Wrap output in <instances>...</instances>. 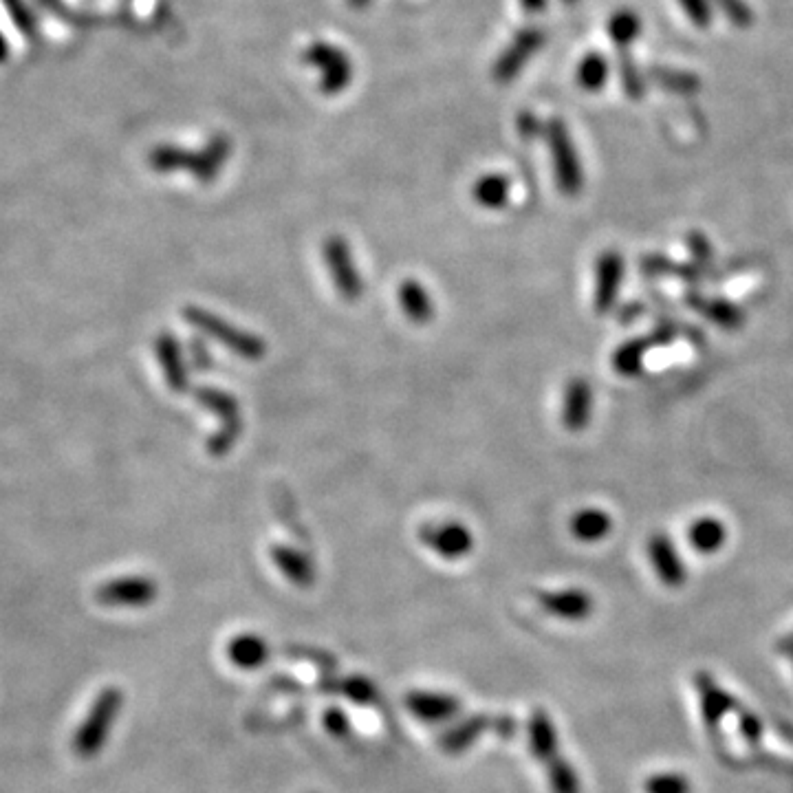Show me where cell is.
<instances>
[{"mask_svg": "<svg viewBox=\"0 0 793 793\" xmlns=\"http://www.w3.org/2000/svg\"><path fill=\"white\" fill-rule=\"evenodd\" d=\"M653 344V340H630L626 344L619 346L613 353V368L619 375H637L642 371L644 357L648 353V346Z\"/></svg>", "mask_w": 793, "mask_h": 793, "instance_id": "d4e9b609", "label": "cell"}, {"mask_svg": "<svg viewBox=\"0 0 793 793\" xmlns=\"http://www.w3.org/2000/svg\"><path fill=\"white\" fill-rule=\"evenodd\" d=\"M608 80V62L600 53H589L578 67V84L582 86L584 91L589 93H597L602 91V86Z\"/></svg>", "mask_w": 793, "mask_h": 793, "instance_id": "484cf974", "label": "cell"}, {"mask_svg": "<svg viewBox=\"0 0 793 793\" xmlns=\"http://www.w3.org/2000/svg\"><path fill=\"white\" fill-rule=\"evenodd\" d=\"M271 560L278 567V571L300 589H309L315 580V569L304 551L291 547V545H274L271 547Z\"/></svg>", "mask_w": 793, "mask_h": 793, "instance_id": "ac0fdd59", "label": "cell"}, {"mask_svg": "<svg viewBox=\"0 0 793 793\" xmlns=\"http://www.w3.org/2000/svg\"><path fill=\"white\" fill-rule=\"evenodd\" d=\"M639 29H642V25H639L637 14L628 12V9H624V12H617L611 18V23H608V34H611L615 45L622 49H626L630 42L637 40Z\"/></svg>", "mask_w": 793, "mask_h": 793, "instance_id": "4316f807", "label": "cell"}, {"mask_svg": "<svg viewBox=\"0 0 793 793\" xmlns=\"http://www.w3.org/2000/svg\"><path fill=\"white\" fill-rule=\"evenodd\" d=\"M227 655L238 668H256L267 659V644L258 635H241L227 646Z\"/></svg>", "mask_w": 793, "mask_h": 793, "instance_id": "cb8c5ba5", "label": "cell"}, {"mask_svg": "<svg viewBox=\"0 0 793 793\" xmlns=\"http://www.w3.org/2000/svg\"><path fill=\"white\" fill-rule=\"evenodd\" d=\"M322 256L340 298L349 304L360 302L364 296V278L360 274V267H357L349 241L340 234L327 236L322 243Z\"/></svg>", "mask_w": 793, "mask_h": 793, "instance_id": "8992f818", "label": "cell"}, {"mask_svg": "<svg viewBox=\"0 0 793 793\" xmlns=\"http://www.w3.org/2000/svg\"><path fill=\"white\" fill-rule=\"evenodd\" d=\"M619 69H622V73H619V75H622V84H624L626 93H628L630 97H642V93H644V82H642V78H639L635 62L630 60L628 56H624L622 62H619Z\"/></svg>", "mask_w": 793, "mask_h": 793, "instance_id": "d6a6232c", "label": "cell"}, {"mask_svg": "<svg viewBox=\"0 0 793 793\" xmlns=\"http://www.w3.org/2000/svg\"><path fill=\"white\" fill-rule=\"evenodd\" d=\"M646 553L661 584L668 586V589H679V586L686 584V567H683L675 542L666 534H655L653 538H648Z\"/></svg>", "mask_w": 793, "mask_h": 793, "instance_id": "9a60e30c", "label": "cell"}, {"mask_svg": "<svg viewBox=\"0 0 793 793\" xmlns=\"http://www.w3.org/2000/svg\"><path fill=\"white\" fill-rule=\"evenodd\" d=\"M646 793H692V782L679 771H661L648 776L644 782Z\"/></svg>", "mask_w": 793, "mask_h": 793, "instance_id": "f1b7e54d", "label": "cell"}, {"mask_svg": "<svg viewBox=\"0 0 793 793\" xmlns=\"http://www.w3.org/2000/svg\"><path fill=\"white\" fill-rule=\"evenodd\" d=\"M520 5H523V9L529 14H538L547 7V0H520Z\"/></svg>", "mask_w": 793, "mask_h": 793, "instance_id": "74e56055", "label": "cell"}, {"mask_svg": "<svg viewBox=\"0 0 793 793\" xmlns=\"http://www.w3.org/2000/svg\"><path fill=\"white\" fill-rule=\"evenodd\" d=\"M778 650H780V655H785L793 664V633L789 637L782 639V642L778 644Z\"/></svg>", "mask_w": 793, "mask_h": 793, "instance_id": "f35d334b", "label": "cell"}, {"mask_svg": "<svg viewBox=\"0 0 793 793\" xmlns=\"http://www.w3.org/2000/svg\"><path fill=\"white\" fill-rule=\"evenodd\" d=\"M547 146L553 159V172H556L558 190L564 197H578L584 190V168L575 150L573 139L569 135V128L564 126L560 119H551L545 126Z\"/></svg>", "mask_w": 793, "mask_h": 793, "instance_id": "5b68a950", "label": "cell"}, {"mask_svg": "<svg viewBox=\"0 0 793 793\" xmlns=\"http://www.w3.org/2000/svg\"><path fill=\"white\" fill-rule=\"evenodd\" d=\"M741 732L745 736L747 743H760V736H763V723H760L758 716H754L752 712H741Z\"/></svg>", "mask_w": 793, "mask_h": 793, "instance_id": "836d02e7", "label": "cell"}, {"mask_svg": "<svg viewBox=\"0 0 793 793\" xmlns=\"http://www.w3.org/2000/svg\"><path fill=\"white\" fill-rule=\"evenodd\" d=\"M679 5L686 16L690 18V23L694 27H710L712 23V9H710V0H679Z\"/></svg>", "mask_w": 793, "mask_h": 793, "instance_id": "1f68e13d", "label": "cell"}, {"mask_svg": "<svg viewBox=\"0 0 793 793\" xmlns=\"http://www.w3.org/2000/svg\"><path fill=\"white\" fill-rule=\"evenodd\" d=\"M714 3L723 9V14L732 25L749 27L754 23V14L745 0H714Z\"/></svg>", "mask_w": 793, "mask_h": 793, "instance_id": "4dcf8cb0", "label": "cell"}, {"mask_svg": "<svg viewBox=\"0 0 793 793\" xmlns=\"http://www.w3.org/2000/svg\"><path fill=\"white\" fill-rule=\"evenodd\" d=\"M183 320H186L190 327L201 331L205 338L223 344L225 349H230L236 357H241L245 362H260L267 355V342L263 338H258L256 333L245 331L241 327H236V324L227 322L219 313H212L208 309L190 304V307L183 309Z\"/></svg>", "mask_w": 793, "mask_h": 793, "instance_id": "7a4b0ae2", "label": "cell"}, {"mask_svg": "<svg viewBox=\"0 0 793 793\" xmlns=\"http://www.w3.org/2000/svg\"><path fill=\"white\" fill-rule=\"evenodd\" d=\"M346 3H349V7H353V9H364V7H368L371 0H346Z\"/></svg>", "mask_w": 793, "mask_h": 793, "instance_id": "60d3db41", "label": "cell"}, {"mask_svg": "<svg viewBox=\"0 0 793 793\" xmlns=\"http://www.w3.org/2000/svg\"><path fill=\"white\" fill-rule=\"evenodd\" d=\"M124 705V694L115 686H108L100 690V694L93 699L89 712L82 719L80 727L73 736V749L80 758H93L102 752V747L108 743L119 710Z\"/></svg>", "mask_w": 793, "mask_h": 793, "instance_id": "277c9868", "label": "cell"}, {"mask_svg": "<svg viewBox=\"0 0 793 793\" xmlns=\"http://www.w3.org/2000/svg\"><path fill=\"white\" fill-rule=\"evenodd\" d=\"M518 130H520V135H523L525 139H534L540 130H542V124L538 122V119L534 117V115H529V113H523L520 115V119H518Z\"/></svg>", "mask_w": 793, "mask_h": 793, "instance_id": "e575fe53", "label": "cell"}, {"mask_svg": "<svg viewBox=\"0 0 793 793\" xmlns=\"http://www.w3.org/2000/svg\"><path fill=\"white\" fill-rule=\"evenodd\" d=\"M624 258L615 249H606L595 260L593 307L597 313H608L619 298L624 282Z\"/></svg>", "mask_w": 793, "mask_h": 793, "instance_id": "30bf717a", "label": "cell"}, {"mask_svg": "<svg viewBox=\"0 0 793 793\" xmlns=\"http://www.w3.org/2000/svg\"><path fill=\"white\" fill-rule=\"evenodd\" d=\"M549 782L553 793H580V778L567 760L556 756L549 760Z\"/></svg>", "mask_w": 793, "mask_h": 793, "instance_id": "83f0119b", "label": "cell"}, {"mask_svg": "<svg viewBox=\"0 0 793 793\" xmlns=\"http://www.w3.org/2000/svg\"><path fill=\"white\" fill-rule=\"evenodd\" d=\"M569 529H571L575 540L586 542V545H593V542H600V540L608 538V534H611L613 518L600 507H584V509H580V512L573 514Z\"/></svg>", "mask_w": 793, "mask_h": 793, "instance_id": "d6986e66", "label": "cell"}, {"mask_svg": "<svg viewBox=\"0 0 793 793\" xmlns=\"http://www.w3.org/2000/svg\"><path fill=\"white\" fill-rule=\"evenodd\" d=\"M7 56H9V45H7L5 36L0 34V62H5V60H7Z\"/></svg>", "mask_w": 793, "mask_h": 793, "instance_id": "ab89813d", "label": "cell"}, {"mask_svg": "<svg viewBox=\"0 0 793 793\" xmlns=\"http://www.w3.org/2000/svg\"><path fill=\"white\" fill-rule=\"evenodd\" d=\"M304 60L320 71V89L327 95L342 93L353 80V64L346 53L329 42H313L304 51Z\"/></svg>", "mask_w": 793, "mask_h": 793, "instance_id": "ba28073f", "label": "cell"}, {"mask_svg": "<svg viewBox=\"0 0 793 793\" xmlns=\"http://www.w3.org/2000/svg\"><path fill=\"white\" fill-rule=\"evenodd\" d=\"M562 3H569V5H573V3H578V0H562Z\"/></svg>", "mask_w": 793, "mask_h": 793, "instance_id": "b9f144b4", "label": "cell"}, {"mask_svg": "<svg viewBox=\"0 0 793 793\" xmlns=\"http://www.w3.org/2000/svg\"><path fill=\"white\" fill-rule=\"evenodd\" d=\"M159 586L146 575H124L104 582L95 591V600L108 608H144L157 600Z\"/></svg>", "mask_w": 793, "mask_h": 793, "instance_id": "9c48e42d", "label": "cell"}, {"mask_svg": "<svg viewBox=\"0 0 793 793\" xmlns=\"http://www.w3.org/2000/svg\"><path fill=\"white\" fill-rule=\"evenodd\" d=\"M472 201L483 210H503L512 197V181L501 172H487L474 181Z\"/></svg>", "mask_w": 793, "mask_h": 793, "instance_id": "ffe728a7", "label": "cell"}, {"mask_svg": "<svg viewBox=\"0 0 793 793\" xmlns=\"http://www.w3.org/2000/svg\"><path fill=\"white\" fill-rule=\"evenodd\" d=\"M408 708L415 712L419 719L443 721L459 710V703H456L452 697H448V694L412 692L408 697Z\"/></svg>", "mask_w": 793, "mask_h": 793, "instance_id": "7402d4cb", "label": "cell"}, {"mask_svg": "<svg viewBox=\"0 0 793 793\" xmlns=\"http://www.w3.org/2000/svg\"><path fill=\"white\" fill-rule=\"evenodd\" d=\"M234 144L227 135H214L208 144L201 150H188L181 146H157L150 150L148 164L155 172L161 175H170V172L186 170L192 175L194 181L210 186L221 175L227 159L232 157Z\"/></svg>", "mask_w": 793, "mask_h": 793, "instance_id": "6da1fadb", "label": "cell"}, {"mask_svg": "<svg viewBox=\"0 0 793 793\" xmlns=\"http://www.w3.org/2000/svg\"><path fill=\"white\" fill-rule=\"evenodd\" d=\"M397 302L406 318L412 324H417V327H426V324L434 320V315H437V307H434L428 287L417 278H404L399 282Z\"/></svg>", "mask_w": 793, "mask_h": 793, "instance_id": "e0dca14e", "label": "cell"}, {"mask_svg": "<svg viewBox=\"0 0 793 793\" xmlns=\"http://www.w3.org/2000/svg\"><path fill=\"white\" fill-rule=\"evenodd\" d=\"M688 540L692 549L701 556H712L727 542V525L714 516H701L690 525Z\"/></svg>", "mask_w": 793, "mask_h": 793, "instance_id": "44dd1931", "label": "cell"}, {"mask_svg": "<svg viewBox=\"0 0 793 793\" xmlns=\"http://www.w3.org/2000/svg\"><path fill=\"white\" fill-rule=\"evenodd\" d=\"M593 417V388L589 379L573 377L564 386L562 395V426L569 432H582L589 428Z\"/></svg>", "mask_w": 793, "mask_h": 793, "instance_id": "5bb4252c", "label": "cell"}, {"mask_svg": "<svg viewBox=\"0 0 793 793\" xmlns=\"http://www.w3.org/2000/svg\"><path fill=\"white\" fill-rule=\"evenodd\" d=\"M327 727L333 734H342L346 730V716L340 710H331L327 714Z\"/></svg>", "mask_w": 793, "mask_h": 793, "instance_id": "8d00e7d4", "label": "cell"}, {"mask_svg": "<svg viewBox=\"0 0 793 793\" xmlns=\"http://www.w3.org/2000/svg\"><path fill=\"white\" fill-rule=\"evenodd\" d=\"M5 7H7L9 16H12L14 25H16L20 31H23V34H25L29 40H34V38L38 36V25H36V18L31 16L29 7L25 5V0H5Z\"/></svg>", "mask_w": 793, "mask_h": 793, "instance_id": "f546056e", "label": "cell"}, {"mask_svg": "<svg viewBox=\"0 0 793 793\" xmlns=\"http://www.w3.org/2000/svg\"><path fill=\"white\" fill-rule=\"evenodd\" d=\"M531 734V752L540 758L542 763H549L558 756V734L551 723V716L545 712H536L529 723Z\"/></svg>", "mask_w": 793, "mask_h": 793, "instance_id": "603a6c76", "label": "cell"}, {"mask_svg": "<svg viewBox=\"0 0 793 793\" xmlns=\"http://www.w3.org/2000/svg\"><path fill=\"white\" fill-rule=\"evenodd\" d=\"M419 540L443 560H463L474 549V534L461 520H434L421 525Z\"/></svg>", "mask_w": 793, "mask_h": 793, "instance_id": "52a82bcc", "label": "cell"}, {"mask_svg": "<svg viewBox=\"0 0 793 793\" xmlns=\"http://www.w3.org/2000/svg\"><path fill=\"white\" fill-rule=\"evenodd\" d=\"M538 604L547 613L556 615L567 622H582L595 608L591 593L582 589H562V591H542L538 593Z\"/></svg>", "mask_w": 793, "mask_h": 793, "instance_id": "2e32d148", "label": "cell"}, {"mask_svg": "<svg viewBox=\"0 0 793 793\" xmlns=\"http://www.w3.org/2000/svg\"><path fill=\"white\" fill-rule=\"evenodd\" d=\"M542 42H545V34L536 27H527L523 31H518V36L512 40V45H509L501 53V58L496 60L494 78L498 82L514 80L516 75L523 71L525 64L531 60V56L542 47Z\"/></svg>", "mask_w": 793, "mask_h": 793, "instance_id": "7c38bea8", "label": "cell"}, {"mask_svg": "<svg viewBox=\"0 0 793 793\" xmlns=\"http://www.w3.org/2000/svg\"><path fill=\"white\" fill-rule=\"evenodd\" d=\"M694 686H697L705 727L716 736L725 716L738 712V703L730 692L721 688L719 683H716L710 675H705V672H699V675L694 677Z\"/></svg>", "mask_w": 793, "mask_h": 793, "instance_id": "4fadbf2b", "label": "cell"}, {"mask_svg": "<svg viewBox=\"0 0 793 793\" xmlns=\"http://www.w3.org/2000/svg\"><path fill=\"white\" fill-rule=\"evenodd\" d=\"M155 355L157 362L161 364V371H164V379L170 388V393L186 395L190 390V373H188L186 355H183L181 349V342L170 331L159 333L155 340Z\"/></svg>", "mask_w": 793, "mask_h": 793, "instance_id": "8fae6325", "label": "cell"}, {"mask_svg": "<svg viewBox=\"0 0 793 793\" xmlns=\"http://www.w3.org/2000/svg\"><path fill=\"white\" fill-rule=\"evenodd\" d=\"M190 351H192V362L197 368H210L212 366V357L208 355V349H205L203 342H192L190 344Z\"/></svg>", "mask_w": 793, "mask_h": 793, "instance_id": "d590c367", "label": "cell"}, {"mask_svg": "<svg viewBox=\"0 0 793 793\" xmlns=\"http://www.w3.org/2000/svg\"><path fill=\"white\" fill-rule=\"evenodd\" d=\"M192 395L205 410H210L219 419V430L210 434V439L205 441V450L214 459H221V456L230 454L236 448V443L245 430L241 404H238V399L232 393H227V390L219 386H199L194 388Z\"/></svg>", "mask_w": 793, "mask_h": 793, "instance_id": "3957f363", "label": "cell"}]
</instances>
